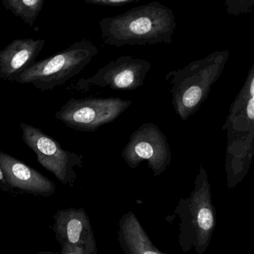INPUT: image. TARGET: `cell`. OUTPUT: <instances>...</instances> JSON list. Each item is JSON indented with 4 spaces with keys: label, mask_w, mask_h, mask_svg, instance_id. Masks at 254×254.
I'll return each mask as SVG.
<instances>
[{
    "label": "cell",
    "mask_w": 254,
    "mask_h": 254,
    "mask_svg": "<svg viewBox=\"0 0 254 254\" xmlns=\"http://www.w3.org/2000/svg\"><path fill=\"white\" fill-rule=\"evenodd\" d=\"M45 43L44 40L32 38L11 41L0 51V78L14 81L18 74L35 63Z\"/></svg>",
    "instance_id": "11"
},
{
    "label": "cell",
    "mask_w": 254,
    "mask_h": 254,
    "mask_svg": "<svg viewBox=\"0 0 254 254\" xmlns=\"http://www.w3.org/2000/svg\"><path fill=\"white\" fill-rule=\"evenodd\" d=\"M98 53L97 47L90 41L75 42L50 57L35 62L18 74L14 81L32 84L43 92L53 90L79 74Z\"/></svg>",
    "instance_id": "4"
},
{
    "label": "cell",
    "mask_w": 254,
    "mask_h": 254,
    "mask_svg": "<svg viewBox=\"0 0 254 254\" xmlns=\"http://www.w3.org/2000/svg\"><path fill=\"white\" fill-rule=\"evenodd\" d=\"M118 240L126 254H164L150 239L139 219L131 211L120 221Z\"/></svg>",
    "instance_id": "12"
},
{
    "label": "cell",
    "mask_w": 254,
    "mask_h": 254,
    "mask_svg": "<svg viewBox=\"0 0 254 254\" xmlns=\"http://www.w3.org/2000/svg\"><path fill=\"white\" fill-rule=\"evenodd\" d=\"M102 41L106 45H156L172 44L176 29L173 11L157 1L99 20Z\"/></svg>",
    "instance_id": "1"
},
{
    "label": "cell",
    "mask_w": 254,
    "mask_h": 254,
    "mask_svg": "<svg viewBox=\"0 0 254 254\" xmlns=\"http://www.w3.org/2000/svg\"><path fill=\"white\" fill-rule=\"evenodd\" d=\"M22 139L35 153L41 166L55 175L64 185L73 187L77 178L75 168L83 166V156L62 148L54 138L27 123H20Z\"/></svg>",
    "instance_id": "6"
},
{
    "label": "cell",
    "mask_w": 254,
    "mask_h": 254,
    "mask_svg": "<svg viewBox=\"0 0 254 254\" xmlns=\"http://www.w3.org/2000/svg\"><path fill=\"white\" fill-rule=\"evenodd\" d=\"M243 114L248 123L254 124V62L239 94L230 108V116Z\"/></svg>",
    "instance_id": "13"
},
{
    "label": "cell",
    "mask_w": 254,
    "mask_h": 254,
    "mask_svg": "<svg viewBox=\"0 0 254 254\" xmlns=\"http://www.w3.org/2000/svg\"><path fill=\"white\" fill-rule=\"evenodd\" d=\"M0 182L2 190L6 191L16 189L27 194L47 197L56 191L53 181L3 151H0Z\"/></svg>",
    "instance_id": "10"
},
{
    "label": "cell",
    "mask_w": 254,
    "mask_h": 254,
    "mask_svg": "<svg viewBox=\"0 0 254 254\" xmlns=\"http://www.w3.org/2000/svg\"><path fill=\"white\" fill-rule=\"evenodd\" d=\"M175 213L180 218V246L184 252L194 249L203 254L207 249L216 225L210 185L202 165L190 197L181 199Z\"/></svg>",
    "instance_id": "3"
},
{
    "label": "cell",
    "mask_w": 254,
    "mask_h": 254,
    "mask_svg": "<svg viewBox=\"0 0 254 254\" xmlns=\"http://www.w3.org/2000/svg\"><path fill=\"white\" fill-rule=\"evenodd\" d=\"M53 231L62 254H96L97 245L90 218L84 208L59 209Z\"/></svg>",
    "instance_id": "9"
},
{
    "label": "cell",
    "mask_w": 254,
    "mask_h": 254,
    "mask_svg": "<svg viewBox=\"0 0 254 254\" xmlns=\"http://www.w3.org/2000/svg\"><path fill=\"white\" fill-rule=\"evenodd\" d=\"M131 105V101L120 98H72L56 112L55 118L78 131H96L115 121Z\"/></svg>",
    "instance_id": "5"
},
{
    "label": "cell",
    "mask_w": 254,
    "mask_h": 254,
    "mask_svg": "<svg viewBox=\"0 0 254 254\" xmlns=\"http://www.w3.org/2000/svg\"><path fill=\"white\" fill-rule=\"evenodd\" d=\"M229 56L228 50L214 52L166 75L172 86V105L181 120L185 121L198 111L222 73Z\"/></svg>",
    "instance_id": "2"
},
{
    "label": "cell",
    "mask_w": 254,
    "mask_h": 254,
    "mask_svg": "<svg viewBox=\"0 0 254 254\" xmlns=\"http://www.w3.org/2000/svg\"><path fill=\"white\" fill-rule=\"evenodd\" d=\"M225 5L227 14L235 17L254 11V0H225Z\"/></svg>",
    "instance_id": "15"
},
{
    "label": "cell",
    "mask_w": 254,
    "mask_h": 254,
    "mask_svg": "<svg viewBox=\"0 0 254 254\" xmlns=\"http://www.w3.org/2000/svg\"><path fill=\"white\" fill-rule=\"evenodd\" d=\"M121 155L130 169H136L146 161L154 177L164 172L172 160L166 136L157 125L151 123L141 125L130 135Z\"/></svg>",
    "instance_id": "7"
},
{
    "label": "cell",
    "mask_w": 254,
    "mask_h": 254,
    "mask_svg": "<svg viewBox=\"0 0 254 254\" xmlns=\"http://www.w3.org/2000/svg\"><path fill=\"white\" fill-rule=\"evenodd\" d=\"M45 0H2L4 8L29 26H33L35 20L44 8Z\"/></svg>",
    "instance_id": "14"
},
{
    "label": "cell",
    "mask_w": 254,
    "mask_h": 254,
    "mask_svg": "<svg viewBox=\"0 0 254 254\" xmlns=\"http://www.w3.org/2000/svg\"><path fill=\"white\" fill-rule=\"evenodd\" d=\"M86 3L93 5H103V6H122L132 2H138L139 0H82Z\"/></svg>",
    "instance_id": "16"
},
{
    "label": "cell",
    "mask_w": 254,
    "mask_h": 254,
    "mask_svg": "<svg viewBox=\"0 0 254 254\" xmlns=\"http://www.w3.org/2000/svg\"><path fill=\"white\" fill-rule=\"evenodd\" d=\"M151 67L148 61L130 56H121L101 67L91 77L81 78L76 88L80 91H89L93 87L134 90L143 85Z\"/></svg>",
    "instance_id": "8"
}]
</instances>
